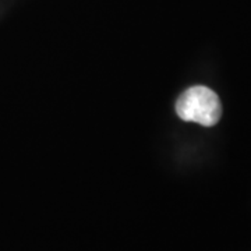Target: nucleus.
Instances as JSON below:
<instances>
[{
    "label": "nucleus",
    "instance_id": "f257e3e1",
    "mask_svg": "<svg viewBox=\"0 0 251 251\" xmlns=\"http://www.w3.org/2000/svg\"><path fill=\"white\" fill-rule=\"evenodd\" d=\"M176 112L180 119L201 126H214L222 115V105L215 92L197 85L186 90L176 102Z\"/></svg>",
    "mask_w": 251,
    "mask_h": 251
}]
</instances>
